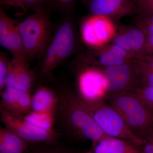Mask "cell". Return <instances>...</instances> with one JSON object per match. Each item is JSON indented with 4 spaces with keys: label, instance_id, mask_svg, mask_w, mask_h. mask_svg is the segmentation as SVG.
<instances>
[{
    "label": "cell",
    "instance_id": "6da1fadb",
    "mask_svg": "<svg viewBox=\"0 0 153 153\" xmlns=\"http://www.w3.org/2000/svg\"><path fill=\"white\" fill-rule=\"evenodd\" d=\"M56 119L64 130L75 136L90 140L93 146L107 137L96 123L85 103L67 88L57 91Z\"/></svg>",
    "mask_w": 153,
    "mask_h": 153
},
{
    "label": "cell",
    "instance_id": "7a4b0ae2",
    "mask_svg": "<svg viewBox=\"0 0 153 153\" xmlns=\"http://www.w3.org/2000/svg\"><path fill=\"white\" fill-rule=\"evenodd\" d=\"M76 44L75 31L70 16H63L55 27L52 37L38 57L39 78L52 76L57 66L73 54Z\"/></svg>",
    "mask_w": 153,
    "mask_h": 153
},
{
    "label": "cell",
    "instance_id": "3957f363",
    "mask_svg": "<svg viewBox=\"0 0 153 153\" xmlns=\"http://www.w3.org/2000/svg\"><path fill=\"white\" fill-rule=\"evenodd\" d=\"M52 11L47 7L19 23L24 52L28 61L38 58L52 37L55 27L51 19Z\"/></svg>",
    "mask_w": 153,
    "mask_h": 153
},
{
    "label": "cell",
    "instance_id": "277c9868",
    "mask_svg": "<svg viewBox=\"0 0 153 153\" xmlns=\"http://www.w3.org/2000/svg\"><path fill=\"white\" fill-rule=\"evenodd\" d=\"M110 105L119 113L134 133L142 138L153 131V110L133 92H124L109 97Z\"/></svg>",
    "mask_w": 153,
    "mask_h": 153
},
{
    "label": "cell",
    "instance_id": "5b68a950",
    "mask_svg": "<svg viewBox=\"0 0 153 153\" xmlns=\"http://www.w3.org/2000/svg\"><path fill=\"white\" fill-rule=\"evenodd\" d=\"M83 102L96 123L107 136L128 141L137 146L143 144V139L130 129L119 113L104 100Z\"/></svg>",
    "mask_w": 153,
    "mask_h": 153
},
{
    "label": "cell",
    "instance_id": "8992f818",
    "mask_svg": "<svg viewBox=\"0 0 153 153\" xmlns=\"http://www.w3.org/2000/svg\"><path fill=\"white\" fill-rule=\"evenodd\" d=\"M1 119L6 128L12 131L27 143L53 142L57 134L40 128L26 120L23 117L1 111Z\"/></svg>",
    "mask_w": 153,
    "mask_h": 153
},
{
    "label": "cell",
    "instance_id": "52a82bcc",
    "mask_svg": "<svg viewBox=\"0 0 153 153\" xmlns=\"http://www.w3.org/2000/svg\"><path fill=\"white\" fill-rule=\"evenodd\" d=\"M77 85V95L83 101L96 102L107 97V84L103 71L94 68L82 70L78 76Z\"/></svg>",
    "mask_w": 153,
    "mask_h": 153
},
{
    "label": "cell",
    "instance_id": "ba28073f",
    "mask_svg": "<svg viewBox=\"0 0 153 153\" xmlns=\"http://www.w3.org/2000/svg\"><path fill=\"white\" fill-rule=\"evenodd\" d=\"M103 72L106 79L108 98L118 94L133 92L137 89L135 71L129 64L124 63L106 67Z\"/></svg>",
    "mask_w": 153,
    "mask_h": 153
},
{
    "label": "cell",
    "instance_id": "9c48e42d",
    "mask_svg": "<svg viewBox=\"0 0 153 153\" xmlns=\"http://www.w3.org/2000/svg\"><path fill=\"white\" fill-rule=\"evenodd\" d=\"M0 45L10 52L12 57L26 58L19 23L9 16L4 10L0 11Z\"/></svg>",
    "mask_w": 153,
    "mask_h": 153
},
{
    "label": "cell",
    "instance_id": "30bf717a",
    "mask_svg": "<svg viewBox=\"0 0 153 153\" xmlns=\"http://www.w3.org/2000/svg\"><path fill=\"white\" fill-rule=\"evenodd\" d=\"M35 79V73L30 69L25 57H12L5 80V87L13 88L30 93Z\"/></svg>",
    "mask_w": 153,
    "mask_h": 153
},
{
    "label": "cell",
    "instance_id": "8fae6325",
    "mask_svg": "<svg viewBox=\"0 0 153 153\" xmlns=\"http://www.w3.org/2000/svg\"><path fill=\"white\" fill-rule=\"evenodd\" d=\"M1 95L0 111L19 117L25 116L32 111V96L30 92L5 87Z\"/></svg>",
    "mask_w": 153,
    "mask_h": 153
},
{
    "label": "cell",
    "instance_id": "7c38bea8",
    "mask_svg": "<svg viewBox=\"0 0 153 153\" xmlns=\"http://www.w3.org/2000/svg\"><path fill=\"white\" fill-rule=\"evenodd\" d=\"M106 17L91 15L83 22L81 33L83 40L88 45L97 46L110 37L111 27Z\"/></svg>",
    "mask_w": 153,
    "mask_h": 153
},
{
    "label": "cell",
    "instance_id": "4fadbf2b",
    "mask_svg": "<svg viewBox=\"0 0 153 153\" xmlns=\"http://www.w3.org/2000/svg\"><path fill=\"white\" fill-rule=\"evenodd\" d=\"M135 7L131 0H88V8L91 15L108 16L130 13Z\"/></svg>",
    "mask_w": 153,
    "mask_h": 153
},
{
    "label": "cell",
    "instance_id": "5bb4252c",
    "mask_svg": "<svg viewBox=\"0 0 153 153\" xmlns=\"http://www.w3.org/2000/svg\"><path fill=\"white\" fill-rule=\"evenodd\" d=\"M58 102L57 91L45 85H40L32 96V111L56 116Z\"/></svg>",
    "mask_w": 153,
    "mask_h": 153
},
{
    "label": "cell",
    "instance_id": "9a60e30c",
    "mask_svg": "<svg viewBox=\"0 0 153 153\" xmlns=\"http://www.w3.org/2000/svg\"><path fill=\"white\" fill-rule=\"evenodd\" d=\"M131 143L120 139L106 137L93 146V153H143L141 150Z\"/></svg>",
    "mask_w": 153,
    "mask_h": 153
},
{
    "label": "cell",
    "instance_id": "2e32d148",
    "mask_svg": "<svg viewBox=\"0 0 153 153\" xmlns=\"http://www.w3.org/2000/svg\"><path fill=\"white\" fill-rule=\"evenodd\" d=\"M27 143L12 131L0 127V153H24Z\"/></svg>",
    "mask_w": 153,
    "mask_h": 153
},
{
    "label": "cell",
    "instance_id": "e0dca14e",
    "mask_svg": "<svg viewBox=\"0 0 153 153\" xmlns=\"http://www.w3.org/2000/svg\"><path fill=\"white\" fill-rule=\"evenodd\" d=\"M23 117L40 128L48 131L55 132L53 127L56 121V115L32 111Z\"/></svg>",
    "mask_w": 153,
    "mask_h": 153
},
{
    "label": "cell",
    "instance_id": "ac0fdd59",
    "mask_svg": "<svg viewBox=\"0 0 153 153\" xmlns=\"http://www.w3.org/2000/svg\"><path fill=\"white\" fill-rule=\"evenodd\" d=\"M126 51L117 45H114L107 52L102 54L98 62L102 66H108L120 65L125 63Z\"/></svg>",
    "mask_w": 153,
    "mask_h": 153
},
{
    "label": "cell",
    "instance_id": "d6986e66",
    "mask_svg": "<svg viewBox=\"0 0 153 153\" xmlns=\"http://www.w3.org/2000/svg\"><path fill=\"white\" fill-rule=\"evenodd\" d=\"M47 7L57 10L63 16H70L76 0H46Z\"/></svg>",
    "mask_w": 153,
    "mask_h": 153
},
{
    "label": "cell",
    "instance_id": "ffe728a7",
    "mask_svg": "<svg viewBox=\"0 0 153 153\" xmlns=\"http://www.w3.org/2000/svg\"><path fill=\"white\" fill-rule=\"evenodd\" d=\"M134 93L147 106L153 110V87H141Z\"/></svg>",
    "mask_w": 153,
    "mask_h": 153
},
{
    "label": "cell",
    "instance_id": "44dd1931",
    "mask_svg": "<svg viewBox=\"0 0 153 153\" xmlns=\"http://www.w3.org/2000/svg\"><path fill=\"white\" fill-rule=\"evenodd\" d=\"M11 59L4 52L0 53V93L2 92L5 88L4 82L8 72Z\"/></svg>",
    "mask_w": 153,
    "mask_h": 153
},
{
    "label": "cell",
    "instance_id": "7402d4cb",
    "mask_svg": "<svg viewBox=\"0 0 153 153\" xmlns=\"http://www.w3.org/2000/svg\"><path fill=\"white\" fill-rule=\"evenodd\" d=\"M130 39L133 50H140L144 44L145 38L144 35L141 30L134 29L130 30L127 33Z\"/></svg>",
    "mask_w": 153,
    "mask_h": 153
},
{
    "label": "cell",
    "instance_id": "603a6c76",
    "mask_svg": "<svg viewBox=\"0 0 153 153\" xmlns=\"http://www.w3.org/2000/svg\"><path fill=\"white\" fill-rule=\"evenodd\" d=\"M26 13L28 11L34 12L47 7L46 0H23Z\"/></svg>",
    "mask_w": 153,
    "mask_h": 153
},
{
    "label": "cell",
    "instance_id": "cb8c5ba5",
    "mask_svg": "<svg viewBox=\"0 0 153 153\" xmlns=\"http://www.w3.org/2000/svg\"><path fill=\"white\" fill-rule=\"evenodd\" d=\"M115 45H117L126 51L133 50L132 46L127 33L118 36L114 40Z\"/></svg>",
    "mask_w": 153,
    "mask_h": 153
},
{
    "label": "cell",
    "instance_id": "d4e9b609",
    "mask_svg": "<svg viewBox=\"0 0 153 153\" xmlns=\"http://www.w3.org/2000/svg\"><path fill=\"white\" fill-rule=\"evenodd\" d=\"M140 71L142 87H153V70L143 68Z\"/></svg>",
    "mask_w": 153,
    "mask_h": 153
},
{
    "label": "cell",
    "instance_id": "484cf974",
    "mask_svg": "<svg viewBox=\"0 0 153 153\" xmlns=\"http://www.w3.org/2000/svg\"><path fill=\"white\" fill-rule=\"evenodd\" d=\"M143 13L153 14V0H133Z\"/></svg>",
    "mask_w": 153,
    "mask_h": 153
},
{
    "label": "cell",
    "instance_id": "4316f807",
    "mask_svg": "<svg viewBox=\"0 0 153 153\" xmlns=\"http://www.w3.org/2000/svg\"><path fill=\"white\" fill-rule=\"evenodd\" d=\"M142 139L144 141L142 153H153V131L146 134Z\"/></svg>",
    "mask_w": 153,
    "mask_h": 153
},
{
    "label": "cell",
    "instance_id": "83f0119b",
    "mask_svg": "<svg viewBox=\"0 0 153 153\" xmlns=\"http://www.w3.org/2000/svg\"><path fill=\"white\" fill-rule=\"evenodd\" d=\"M1 2L3 5L20 9L26 13L23 0H1Z\"/></svg>",
    "mask_w": 153,
    "mask_h": 153
},
{
    "label": "cell",
    "instance_id": "f1b7e54d",
    "mask_svg": "<svg viewBox=\"0 0 153 153\" xmlns=\"http://www.w3.org/2000/svg\"><path fill=\"white\" fill-rule=\"evenodd\" d=\"M32 153H64V152L51 149H42L36 150Z\"/></svg>",
    "mask_w": 153,
    "mask_h": 153
},
{
    "label": "cell",
    "instance_id": "f546056e",
    "mask_svg": "<svg viewBox=\"0 0 153 153\" xmlns=\"http://www.w3.org/2000/svg\"><path fill=\"white\" fill-rule=\"evenodd\" d=\"M148 22L149 23V24L147 26V32L149 35L153 36V24L151 23V22H149V21H148Z\"/></svg>",
    "mask_w": 153,
    "mask_h": 153
},
{
    "label": "cell",
    "instance_id": "4dcf8cb0",
    "mask_svg": "<svg viewBox=\"0 0 153 153\" xmlns=\"http://www.w3.org/2000/svg\"><path fill=\"white\" fill-rule=\"evenodd\" d=\"M143 68H146L153 70V59L150 61L149 63H148L147 65H145Z\"/></svg>",
    "mask_w": 153,
    "mask_h": 153
},
{
    "label": "cell",
    "instance_id": "1f68e13d",
    "mask_svg": "<svg viewBox=\"0 0 153 153\" xmlns=\"http://www.w3.org/2000/svg\"><path fill=\"white\" fill-rule=\"evenodd\" d=\"M147 17L148 21L153 24V14L143 13Z\"/></svg>",
    "mask_w": 153,
    "mask_h": 153
},
{
    "label": "cell",
    "instance_id": "d6a6232c",
    "mask_svg": "<svg viewBox=\"0 0 153 153\" xmlns=\"http://www.w3.org/2000/svg\"><path fill=\"white\" fill-rule=\"evenodd\" d=\"M148 42L151 47L153 48V36L149 35L148 38Z\"/></svg>",
    "mask_w": 153,
    "mask_h": 153
},
{
    "label": "cell",
    "instance_id": "836d02e7",
    "mask_svg": "<svg viewBox=\"0 0 153 153\" xmlns=\"http://www.w3.org/2000/svg\"><path fill=\"white\" fill-rule=\"evenodd\" d=\"M64 153H73L70 152H64Z\"/></svg>",
    "mask_w": 153,
    "mask_h": 153
}]
</instances>
